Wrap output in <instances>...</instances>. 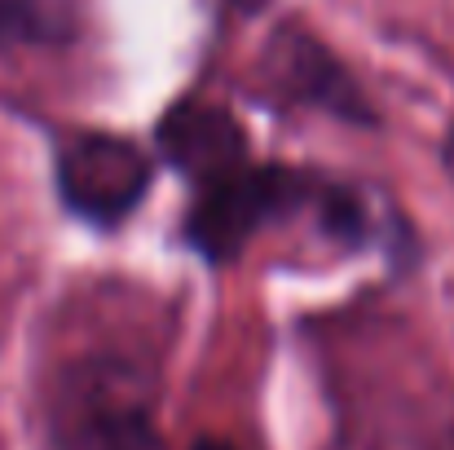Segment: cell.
I'll list each match as a JSON object with an SVG mask.
<instances>
[{"mask_svg": "<svg viewBox=\"0 0 454 450\" xmlns=\"http://www.w3.org/2000/svg\"><path fill=\"white\" fill-rule=\"evenodd\" d=\"M40 424L49 450H163L154 358L129 344L67 353L40 389Z\"/></svg>", "mask_w": 454, "mask_h": 450, "instance_id": "7a4b0ae2", "label": "cell"}, {"mask_svg": "<svg viewBox=\"0 0 454 450\" xmlns=\"http://www.w3.org/2000/svg\"><path fill=\"white\" fill-rule=\"evenodd\" d=\"M442 163H446V172H450V181H454V124L446 129V142H442Z\"/></svg>", "mask_w": 454, "mask_h": 450, "instance_id": "52a82bcc", "label": "cell"}, {"mask_svg": "<svg viewBox=\"0 0 454 450\" xmlns=\"http://www.w3.org/2000/svg\"><path fill=\"white\" fill-rule=\"evenodd\" d=\"M53 190L67 217L115 230L154 190V154L106 129H75L53 146Z\"/></svg>", "mask_w": 454, "mask_h": 450, "instance_id": "3957f363", "label": "cell"}, {"mask_svg": "<svg viewBox=\"0 0 454 450\" xmlns=\"http://www.w3.org/2000/svg\"><path fill=\"white\" fill-rule=\"evenodd\" d=\"M80 36L75 0H0V53L62 49Z\"/></svg>", "mask_w": 454, "mask_h": 450, "instance_id": "8992f818", "label": "cell"}, {"mask_svg": "<svg viewBox=\"0 0 454 450\" xmlns=\"http://www.w3.org/2000/svg\"><path fill=\"white\" fill-rule=\"evenodd\" d=\"M194 450H239V446H230L221 438H203V442H194Z\"/></svg>", "mask_w": 454, "mask_h": 450, "instance_id": "9c48e42d", "label": "cell"}, {"mask_svg": "<svg viewBox=\"0 0 454 450\" xmlns=\"http://www.w3.org/2000/svg\"><path fill=\"white\" fill-rule=\"evenodd\" d=\"M154 142H159V154L190 181H207L243 159H252V146H247V133L239 124V115L212 98H176L159 129H154Z\"/></svg>", "mask_w": 454, "mask_h": 450, "instance_id": "5b68a950", "label": "cell"}, {"mask_svg": "<svg viewBox=\"0 0 454 450\" xmlns=\"http://www.w3.org/2000/svg\"><path fill=\"white\" fill-rule=\"evenodd\" d=\"M234 13H256V9H265V0H225Z\"/></svg>", "mask_w": 454, "mask_h": 450, "instance_id": "ba28073f", "label": "cell"}, {"mask_svg": "<svg viewBox=\"0 0 454 450\" xmlns=\"http://www.w3.org/2000/svg\"><path fill=\"white\" fill-rule=\"evenodd\" d=\"M301 212H309L340 248H362L371 239V208L357 186L317 168L261 159H243L190 186L181 234L207 265H234L252 248V239Z\"/></svg>", "mask_w": 454, "mask_h": 450, "instance_id": "6da1fadb", "label": "cell"}, {"mask_svg": "<svg viewBox=\"0 0 454 450\" xmlns=\"http://www.w3.org/2000/svg\"><path fill=\"white\" fill-rule=\"evenodd\" d=\"M252 75H256V93L274 107H304L340 124H362V129L380 124V111L357 84V75L309 27L283 22L256 53Z\"/></svg>", "mask_w": 454, "mask_h": 450, "instance_id": "277c9868", "label": "cell"}]
</instances>
